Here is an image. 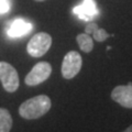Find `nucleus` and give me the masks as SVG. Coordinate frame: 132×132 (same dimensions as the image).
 <instances>
[{"instance_id":"1","label":"nucleus","mask_w":132,"mask_h":132,"mask_svg":"<svg viewBox=\"0 0 132 132\" xmlns=\"http://www.w3.org/2000/svg\"><path fill=\"white\" fill-rule=\"evenodd\" d=\"M52 107V101L46 95L34 96L23 101L19 107V114L27 120H34L43 117Z\"/></svg>"},{"instance_id":"2","label":"nucleus","mask_w":132,"mask_h":132,"mask_svg":"<svg viewBox=\"0 0 132 132\" xmlns=\"http://www.w3.org/2000/svg\"><path fill=\"white\" fill-rule=\"evenodd\" d=\"M52 45V36L46 32H39L33 35L27 45V52L32 57H41L46 54Z\"/></svg>"},{"instance_id":"3","label":"nucleus","mask_w":132,"mask_h":132,"mask_svg":"<svg viewBox=\"0 0 132 132\" xmlns=\"http://www.w3.org/2000/svg\"><path fill=\"white\" fill-rule=\"evenodd\" d=\"M0 81L3 89L8 93H14L19 88V75L16 69L7 62H0Z\"/></svg>"},{"instance_id":"4","label":"nucleus","mask_w":132,"mask_h":132,"mask_svg":"<svg viewBox=\"0 0 132 132\" xmlns=\"http://www.w3.org/2000/svg\"><path fill=\"white\" fill-rule=\"evenodd\" d=\"M82 59L80 54L76 51H71L64 56V60L62 62V76L65 79H72L74 78L79 71L81 69Z\"/></svg>"},{"instance_id":"5","label":"nucleus","mask_w":132,"mask_h":132,"mask_svg":"<svg viewBox=\"0 0 132 132\" xmlns=\"http://www.w3.org/2000/svg\"><path fill=\"white\" fill-rule=\"evenodd\" d=\"M52 66L47 62H39L32 67V69L24 78V82L28 86H36L42 84L51 76Z\"/></svg>"},{"instance_id":"6","label":"nucleus","mask_w":132,"mask_h":132,"mask_svg":"<svg viewBox=\"0 0 132 132\" xmlns=\"http://www.w3.org/2000/svg\"><path fill=\"white\" fill-rule=\"evenodd\" d=\"M111 99L123 108L132 109V84L119 85L111 92Z\"/></svg>"},{"instance_id":"7","label":"nucleus","mask_w":132,"mask_h":132,"mask_svg":"<svg viewBox=\"0 0 132 132\" xmlns=\"http://www.w3.org/2000/svg\"><path fill=\"white\" fill-rule=\"evenodd\" d=\"M73 13L84 21H90L98 14V9L94 0H84L81 5L76 6L73 9Z\"/></svg>"},{"instance_id":"8","label":"nucleus","mask_w":132,"mask_h":132,"mask_svg":"<svg viewBox=\"0 0 132 132\" xmlns=\"http://www.w3.org/2000/svg\"><path fill=\"white\" fill-rule=\"evenodd\" d=\"M31 30L32 24L30 22L24 21L23 19H15L10 23L7 32L10 38H20L30 33Z\"/></svg>"},{"instance_id":"9","label":"nucleus","mask_w":132,"mask_h":132,"mask_svg":"<svg viewBox=\"0 0 132 132\" xmlns=\"http://www.w3.org/2000/svg\"><path fill=\"white\" fill-rule=\"evenodd\" d=\"M76 41L78 43V46L85 53H89L94 48V40L87 33H80L76 36Z\"/></svg>"},{"instance_id":"10","label":"nucleus","mask_w":132,"mask_h":132,"mask_svg":"<svg viewBox=\"0 0 132 132\" xmlns=\"http://www.w3.org/2000/svg\"><path fill=\"white\" fill-rule=\"evenodd\" d=\"M12 128V117L9 110L0 108V132H10Z\"/></svg>"},{"instance_id":"11","label":"nucleus","mask_w":132,"mask_h":132,"mask_svg":"<svg viewBox=\"0 0 132 132\" xmlns=\"http://www.w3.org/2000/svg\"><path fill=\"white\" fill-rule=\"evenodd\" d=\"M90 35H93V39L95 41H97V42H104V41H106L110 36L105 29H101L99 27H97L96 29H95Z\"/></svg>"},{"instance_id":"12","label":"nucleus","mask_w":132,"mask_h":132,"mask_svg":"<svg viewBox=\"0 0 132 132\" xmlns=\"http://www.w3.org/2000/svg\"><path fill=\"white\" fill-rule=\"evenodd\" d=\"M10 10V3L8 0H0V14H5Z\"/></svg>"},{"instance_id":"13","label":"nucleus","mask_w":132,"mask_h":132,"mask_svg":"<svg viewBox=\"0 0 132 132\" xmlns=\"http://www.w3.org/2000/svg\"><path fill=\"white\" fill-rule=\"evenodd\" d=\"M98 27V24L96 23V22H89L87 26L85 27V33H87V34H92V32L95 30Z\"/></svg>"},{"instance_id":"14","label":"nucleus","mask_w":132,"mask_h":132,"mask_svg":"<svg viewBox=\"0 0 132 132\" xmlns=\"http://www.w3.org/2000/svg\"><path fill=\"white\" fill-rule=\"evenodd\" d=\"M122 132H132V125H131V126H129L126 130H123Z\"/></svg>"},{"instance_id":"15","label":"nucleus","mask_w":132,"mask_h":132,"mask_svg":"<svg viewBox=\"0 0 132 132\" xmlns=\"http://www.w3.org/2000/svg\"><path fill=\"white\" fill-rule=\"evenodd\" d=\"M34 1H38V2H42V1H45V0H34Z\"/></svg>"}]
</instances>
